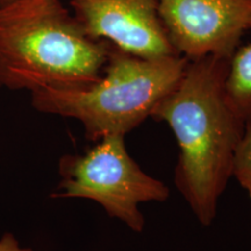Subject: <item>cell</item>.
Listing matches in <instances>:
<instances>
[{
	"instance_id": "cell-1",
	"label": "cell",
	"mask_w": 251,
	"mask_h": 251,
	"mask_svg": "<svg viewBox=\"0 0 251 251\" xmlns=\"http://www.w3.org/2000/svg\"><path fill=\"white\" fill-rule=\"evenodd\" d=\"M229 59L205 56L187 61L179 81L153 109L177 140L175 185L198 221L212 225L219 200L234 177L235 158L247 121L226 91Z\"/></svg>"
},
{
	"instance_id": "cell-2",
	"label": "cell",
	"mask_w": 251,
	"mask_h": 251,
	"mask_svg": "<svg viewBox=\"0 0 251 251\" xmlns=\"http://www.w3.org/2000/svg\"><path fill=\"white\" fill-rule=\"evenodd\" d=\"M111 43L86 33L64 0L0 6V87L83 89L101 77Z\"/></svg>"
},
{
	"instance_id": "cell-3",
	"label": "cell",
	"mask_w": 251,
	"mask_h": 251,
	"mask_svg": "<svg viewBox=\"0 0 251 251\" xmlns=\"http://www.w3.org/2000/svg\"><path fill=\"white\" fill-rule=\"evenodd\" d=\"M180 55L141 57L111 46L101 77L83 89L31 92L39 112L76 119L86 137L124 135L151 118L153 109L179 81L187 64Z\"/></svg>"
},
{
	"instance_id": "cell-4",
	"label": "cell",
	"mask_w": 251,
	"mask_h": 251,
	"mask_svg": "<svg viewBox=\"0 0 251 251\" xmlns=\"http://www.w3.org/2000/svg\"><path fill=\"white\" fill-rule=\"evenodd\" d=\"M59 169L62 197L93 200L135 233L146 225L140 203L165 201L170 194L131 158L124 135H106L84 155L64 157Z\"/></svg>"
},
{
	"instance_id": "cell-5",
	"label": "cell",
	"mask_w": 251,
	"mask_h": 251,
	"mask_svg": "<svg viewBox=\"0 0 251 251\" xmlns=\"http://www.w3.org/2000/svg\"><path fill=\"white\" fill-rule=\"evenodd\" d=\"M171 46L188 61L230 59L251 30V0H157Z\"/></svg>"
},
{
	"instance_id": "cell-6",
	"label": "cell",
	"mask_w": 251,
	"mask_h": 251,
	"mask_svg": "<svg viewBox=\"0 0 251 251\" xmlns=\"http://www.w3.org/2000/svg\"><path fill=\"white\" fill-rule=\"evenodd\" d=\"M91 37L147 58L179 55L171 46L157 0H68Z\"/></svg>"
},
{
	"instance_id": "cell-7",
	"label": "cell",
	"mask_w": 251,
	"mask_h": 251,
	"mask_svg": "<svg viewBox=\"0 0 251 251\" xmlns=\"http://www.w3.org/2000/svg\"><path fill=\"white\" fill-rule=\"evenodd\" d=\"M226 91L238 114L251 121V42L238 47L229 59Z\"/></svg>"
},
{
	"instance_id": "cell-8",
	"label": "cell",
	"mask_w": 251,
	"mask_h": 251,
	"mask_svg": "<svg viewBox=\"0 0 251 251\" xmlns=\"http://www.w3.org/2000/svg\"><path fill=\"white\" fill-rule=\"evenodd\" d=\"M241 168H251V121L247 122L243 139L235 158V170Z\"/></svg>"
},
{
	"instance_id": "cell-9",
	"label": "cell",
	"mask_w": 251,
	"mask_h": 251,
	"mask_svg": "<svg viewBox=\"0 0 251 251\" xmlns=\"http://www.w3.org/2000/svg\"><path fill=\"white\" fill-rule=\"evenodd\" d=\"M0 251H31L29 248H24L20 246L12 234H5L0 237Z\"/></svg>"
},
{
	"instance_id": "cell-10",
	"label": "cell",
	"mask_w": 251,
	"mask_h": 251,
	"mask_svg": "<svg viewBox=\"0 0 251 251\" xmlns=\"http://www.w3.org/2000/svg\"><path fill=\"white\" fill-rule=\"evenodd\" d=\"M234 178L240 183L251 200V168H241L234 171Z\"/></svg>"
},
{
	"instance_id": "cell-11",
	"label": "cell",
	"mask_w": 251,
	"mask_h": 251,
	"mask_svg": "<svg viewBox=\"0 0 251 251\" xmlns=\"http://www.w3.org/2000/svg\"><path fill=\"white\" fill-rule=\"evenodd\" d=\"M15 1V0H0V6H5L7 4H11V2Z\"/></svg>"
}]
</instances>
